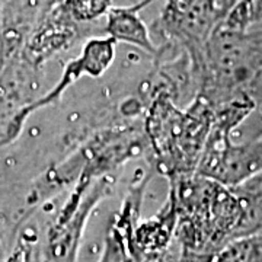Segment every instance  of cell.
<instances>
[{
  "label": "cell",
  "mask_w": 262,
  "mask_h": 262,
  "mask_svg": "<svg viewBox=\"0 0 262 262\" xmlns=\"http://www.w3.org/2000/svg\"><path fill=\"white\" fill-rule=\"evenodd\" d=\"M151 2L153 0H143L128 8H111L106 15V32L110 34V37L115 41L128 42L147 53H153L155 47L150 39L147 27L139 16V12Z\"/></svg>",
  "instance_id": "2"
},
{
  "label": "cell",
  "mask_w": 262,
  "mask_h": 262,
  "mask_svg": "<svg viewBox=\"0 0 262 262\" xmlns=\"http://www.w3.org/2000/svg\"><path fill=\"white\" fill-rule=\"evenodd\" d=\"M67 16L77 22H89L108 15L113 8V0H64Z\"/></svg>",
  "instance_id": "4"
},
{
  "label": "cell",
  "mask_w": 262,
  "mask_h": 262,
  "mask_svg": "<svg viewBox=\"0 0 262 262\" xmlns=\"http://www.w3.org/2000/svg\"><path fill=\"white\" fill-rule=\"evenodd\" d=\"M208 122L210 114L200 105L182 114L165 96L155 103L149 118L150 139L166 166H192L204 144Z\"/></svg>",
  "instance_id": "1"
},
{
  "label": "cell",
  "mask_w": 262,
  "mask_h": 262,
  "mask_svg": "<svg viewBox=\"0 0 262 262\" xmlns=\"http://www.w3.org/2000/svg\"><path fill=\"white\" fill-rule=\"evenodd\" d=\"M215 262H262V237H249L232 244Z\"/></svg>",
  "instance_id": "5"
},
{
  "label": "cell",
  "mask_w": 262,
  "mask_h": 262,
  "mask_svg": "<svg viewBox=\"0 0 262 262\" xmlns=\"http://www.w3.org/2000/svg\"><path fill=\"white\" fill-rule=\"evenodd\" d=\"M136 222L127 217H121L113 233L106 241V248L101 262H140L131 251L130 239L134 233Z\"/></svg>",
  "instance_id": "3"
}]
</instances>
